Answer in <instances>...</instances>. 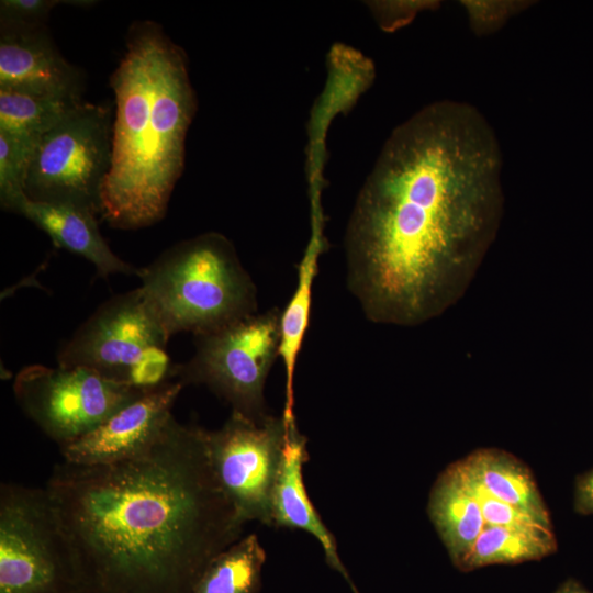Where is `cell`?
Returning <instances> with one entry per match:
<instances>
[{"label": "cell", "instance_id": "d4e9b609", "mask_svg": "<svg viewBox=\"0 0 593 593\" xmlns=\"http://www.w3.org/2000/svg\"><path fill=\"white\" fill-rule=\"evenodd\" d=\"M573 507L581 515H593V468L577 477Z\"/></svg>", "mask_w": 593, "mask_h": 593}, {"label": "cell", "instance_id": "484cf974", "mask_svg": "<svg viewBox=\"0 0 593 593\" xmlns=\"http://www.w3.org/2000/svg\"><path fill=\"white\" fill-rule=\"evenodd\" d=\"M553 593H591L574 579L564 581Z\"/></svg>", "mask_w": 593, "mask_h": 593}, {"label": "cell", "instance_id": "ba28073f", "mask_svg": "<svg viewBox=\"0 0 593 593\" xmlns=\"http://www.w3.org/2000/svg\"><path fill=\"white\" fill-rule=\"evenodd\" d=\"M112 125L108 108L82 101L38 139L25 180L26 197L100 215L112 159Z\"/></svg>", "mask_w": 593, "mask_h": 593}, {"label": "cell", "instance_id": "7c38bea8", "mask_svg": "<svg viewBox=\"0 0 593 593\" xmlns=\"http://www.w3.org/2000/svg\"><path fill=\"white\" fill-rule=\"evenodd\" d=\"M0 90L81 100V77L43 23H0Z\"/></svg>", "mask_w": 593, "mask_h": 593}, {"label": "cell", "instance_id": "5bb4252c", "mask_svg": "<svg viewBox=\"0 0 593 593\" xmlns=\"http://www.w3.org/2000/svg\"><path fill=\"white\" fill-rule=\"evenodd\" d=\"M44 231L55 246L89 260L101 278L110 275H136L135 268L118 257L102 237L97 214L72 204L34 201L22 197L11 209Z\"/></svg>", "mask_w": 593, "mask_h": 593}, {"label": "cell", "instance_id": "277c9868", "mask_svg": "<svg viewBox=\"0 0 593 593\" xmlns=\"http://www.w3.org/2000/svg\"><path fill=\"white\" fill-rule=\"evenodd\" d=\"M139 287L168 335L211 333L257 313L256 286L216 232L179 242L141 268Z\"/></svg>", "mask_w": 593, "mask_h": 593}, {"label": "cell", "instance_id": "30bf717a", "mask_svg": "<svg viewBox=\"0 0 593 593\" xmlns=\"http://www.w3.org/2000/svg\"><path fill=\"white\" fill-rule=\"evenodd\" d=\"M287 426L281 416L251 419L232 412L223 426L206 430L214 475L245 523L271 527V501L279 474Z\"/></svg>", "mask_w": 593, "mask_h": 593}, {"label": "cell", "instance_id": "6da1fadb", "mask_svg": "<svg viewBox=\"0 0 593 593\" xmlns=\"http://www.w3.org/2000/svg\"><path fill=\"white\" fill-rule=\"evenodd\" d=\"M502 169L469 102H430L392 131L344 239L347 288L370 322L418 326L458 303L501 226Z\"/></svg>", "mask_w": 593, "mask_h": 593}, {"label": "cell", "instance_id": "d6986e66", "mask_svg": "<svg viewBox=\"0 0 593 593\" xmlns=\"http://www.w3.org/2000/svg\"><path fill=\"white\" fill-rule=\"evenodd\" d=\"M81 102L0 90V131L37 143Z\"/></svg>", "mask_w": 593, "mask_h": 593}, {"label": "cell", "instance_id": "7402d4cb", "mask_svg": "<svg viewBox=\"0 0 593 593\" xmlns=\"http://www.w3.org/2000/svg\"><path fill=\"white\" fill-rule=\"evenodd\" d=\"M460 471L462 472L461 469ZM462 474L465 479L467 480L471 491L473 492L480 505L485 526H526V525L544 526L540 523H538L535 518L529 516L528 514L488 495L477 484H474L471 480H469L468 477L463 472ZM548 528H551V527H548Z\"/></svg>", "mask_w": 593, "mask_h": 593}, {"label": "cell", "instance_id": "2e32d148", "mask_svg": "<svg viewBox=\"0 0 593 593\" xmlns=\"http://www.w3.org/2000/svg\"><path fill=\"white\" fill-rule=\"evenodd\" d=\"M427 512L457 568L485 527L480 505L457 463L438 475Z\"/></svg>", "mask_w": 593, "mask_h": 593}, {"label": "cell", "instance_id": "9a60e30c", "mask_svg": "<svg viewBox=\"0 0 593 593\" xmlns=\"http://www.w3.org/2000/svg\"><path fill=\"white\" fill-rule=\"evenodd\" d=\"M457 463L468 479L488 495L552 528L550 514L534 475L519 459L500 449L483 448Z\"/></svg>", "mask_w": 593, "mask_h": 593}, {"label": "cell", "instance_id": "e0dca14e", "mask_svg": "<svg viewBox=\"0 0 593 593\" xmlns=\"http://www.w3.org/2000/svg\"><path fill=\"white\" fill-rule=\"evenodd\" d=\"M556 550L552 528L540 525L485 526L457 569L468 572L490 564H516L542 559Z\"/></svg>", "mask_w": 593, "mask_h": 593}, {"label": "cell", "instance_id": "ac0fdd59", "mask_svg": "<svg viewBox=\"0 0 593 593\" xmlns=\"http://www.w3.org/2000/svg\"><path fill=\"white\" fill-rule=\"evenodd\" d=\"M266 551L249 534L219 553L206 567L192 593H258Z\"/></svg>", "mask_w": 593, "mask_h": 593}, {"label": "cell", "instance_id": "cb8c5ba5", "mask_svg": "<svg viewBox=\"0 0 593 593\" xmlns=\"http://www.w3.org/2000/svg\"><path fill=\"white\" fill-rule=\"evenodd\" d=\"M58 3L57 0H1L0 22L40 24Z\"/></svg>", "mask_w": 593, "mask_h": 593}, {"label": "cell", "instance_id": "4fadbf2b", "mask_svg": "<svg viewBox=\"0 0 593 593\" xmlns=\"http://www.w3.org/2000/svg\"><path fill=\"white\" fill-rule=\"evenodd\" d=\"M309 459L306 438L298 426L287 430L282 461L271 501V527L303 529L321 544L327 564L337 571L359 593L348 570L343 564L335 537L327 529L307 495L303 481V466Z\"/></svg>", "mask_w": 593, "mask_h": 593}, {"label": "cell", "instance_id": "3957f363", "mask_svg": "<svg viewBox=\"0 0 593 593\" xmlns=\"http://www.w3.org/2000/svg\"><path fill=\"white\" fill-rule=\"evenodd\" d=\"M110 86L116 107L100 215L112 227L137 230L166 214L197 98L186 53L153 21L131 25Z\"/></svg>", "mask_w": 593, "mask_h": 593}, {"label": "cell", "instance_id": "44dd1931", "mask_svg": "<svg viewBox=\"0 0 593 593\" xmlns=\"http://www.w3.org/2000/svg\"><path fill=\"white\" fill-rule=\"evenodd\" d=\"M471 32L489 36L500 31L512 18L530 8L528 0H461Z\"/></svg>", "mask_w": 593, "mask_h": 593}, {"label": "cell", "instance_id": "ffe728a7", "mask_svg": "<svg viewBox=\"0 0 593 593\" xmlns=\"http://www.w3.org/2000/svg\"><path fill=\"white\" fill-rule=\"evenodd\" d=\"M36 142L0 131V203L11 211L24 186Z\"/></svg>", "mask_w": 593, "mask_h": 593}, {"label": "cell", "instance_id": "52a82bcc", "mask_svg": "<svg viewBox=\"0 0 593 593\" xmlns=\"http://www.w3.org/2000/svg\"><path fill=\"white\" fill-rule=\"evenodd\" d=\"M281 312L273 307L220 329L194 336L192 357L175 365L171 380L203 384L251 419L268 413L264 389L279 357Z\"/></svg>", "mask_w": 593, "mask_h": 593}, {"label": "cell", "instance_id": "8992f818", "mask_svg": "<svg viewBox=\"0 0 593 593\" xmlns=\"http://www.w3.org/2000/svg\"><path fill=\"white\" fill-rule=\"evenodd\" d=\"M0 593H85L45 489L1 483Z\"/></svg>", "mask_w": 593, "mask_h": 593}, {"label": "cell", "instance_id": "7a4b0ae2", "mask_svg": "<svg viewBox=\"0 0 593 593\" xmlns=\"http://www.w3.org/2000/svg\"><path fill=\"white\" fill-rule=\"evenodd\" d=\"M44 489L85 593H192L246 524L214 475L206 429L174 415L141 456L64 461Z\"/></svg>", "mask_w": 593, "mask_h": 593}, {"label": "cell", "instance_id": "5b68a950", "mask_svg": "<svg viewBox=\"0 0 593 593\" xmlns=\"http://www.w3.org/2000/svg\"><path fill=\"white\" fill-rule=\"evenodd\" d=\"M169 338L137 288L102 303L59 349L57 363L147 390L171 380Z\"/></svg>", "mask_w": 593, "mask_h": 593}, {"label": "cell", "instance_id": "9c48e42d", "mask_svg": "<svg viewBox=\"0 0 593 593\" xmlns=\"http://www.w3.org/2000/svg\"><path fill=\"white\" fill-rule=\"evenodd\" d=\"M147 390L108 380L87 368L44 365L24 367L13 382L22 411L59 447L93 430Z\"/></svg>", "mask_w": 593, "mask_h": 593}, {"label": "cell", "instance_id": "8fae6325", "mask_svg": "<svg viewBox=\"0 0 593 593\" xmlns=\"http://www.w3.org/2000/svg\"><path fill=\"white\" fill-rule=\"evenodd\" d=\"M183 385L175 380L148 389L93 430L60 447L64 461L79 466L130 460L152 448L169 419Z\"/></svg>", "mask_w": 593, "mask_h": 593}, {"label": "cell", "instance_id": "603a6c76", "mask_svg": "<svg viewBox=\"0 0 593 593\" xmlns=\"http://www.w3.org/2000/svg\"><path fill=\"white\" fill-rule=\"evenodd\" d=\"M441 2L437 0L384 1L372 5L377 21L384 31H394L411 22L423 10H436Z\"/></svg>", "mask_w": 593, "mask_h": 593}]
</instances>
